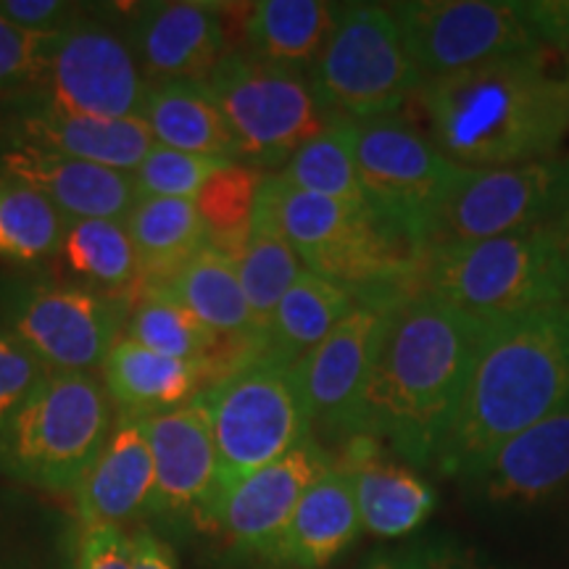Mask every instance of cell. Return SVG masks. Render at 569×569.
<instances>
[{
    "instance_id": "obj_26",
    "label": "cell",
    "mask_w": 569,
    "mask_h": 569,
    "mask_svg": "<svg viewBox=\"0 0 569 569\" xmlns=\"http://www.w3.org/2000/svg\"><path fill=\"white\" fill-rule=\"evenodd\" d=\"M103 388L119 411L153 417L180 409L209 388L206 369L148 351L130 338H119L103 361Z\"/></svg>"
},
{
    "instance_id": "obj_16",
    "label": "cell",
    "mask_w": 569,
    "mask_h": 569,
    "mask_svg": "<svg viewBox=\"0 0 569 569\" xmlns=\"http://www.w3.org/2000/svg\"><path fill=\"white\" fill-rule=\"evenodd\" d=\"M153 493L146 525L167 538L203 530L217 488V443L203 396L180 409L148 417ZM169 540V538H167Z\"/></svg>"
},
{
    "instance_id": "obj_28",
    "label": "cell",
    "mask_w": 569,
    "mask_h": 569,
    "mask_svg": "<svg viewBox=\"0 0 569 569\" xmlns=\"http://www.w3.org/2000/svg\"><path fill=\"white\" fill-rule=\"evenodd\" d=\"M142 122L151 127L159 146L240 163V148L206 82L148 84Z\"/></svg>"
},
{
    "instance_id": "obj_32",
    "label": "cell",
    "mask_w": 569,
    "mask_h": 569,
    "mask_svg": "<svg viewBox=\"0 0 569 569\" xmlns=\"http://www.w3.org/2000/svg\"><path fill=\"white\" fill-rule=\"evenodd\" d=\"M77 532L48 503L0 493V569H74Z\"/></svg>"
},
{
    "instance_id": "obj_30",
    "label": "cell",
    "mask_w": 569,
    "mask_h": 569,
    "mask_svg": "<svg viewBox=\"0 0 569 569\" xmlns=\"http://www.w3.org/2000/svg\"><path fill=\"white\" fill-rule=\"evenodd\" d=\"M161 288L193 311L211 332L222 338L256 340L261 348L259 327L253 322L234 261L227 253L206 246Z\"/></svg>"
},
{
    "instance_id": "obj_4",
    "label": "cell",
    "mask_w": 569,
    "mask_h": 569,
    "mask_svg": "<svg viewBox=\"0 0 569 569\" xmlns=\"http://www.w3.org/2000/svg\"><path fill=\"white\" fill-rule=\"evenodd\" d=\"M253 227L280 232L303 267L343 284L359 303L380 306L422 288L425 248L372 209L332 201L267 174Z\"/></svg>"
},
{
    "instance_id": "obj_20",
    "label": "cell",
    "mask_w": 569,
    "mask_h": 569,
    "mask_svg": "<svg viewBox=\"0 0 569 569\" xmlns=\"http://www.w3.org/2000/svg\"><path fill=\"white\" fill-rule=\"evenodd\" d=\"M0 174L40 193L69 222L117 219L124 222L138 203L132 174L98 163L67 159L27 146H0Z\"/></svg>"
},
{
    "instance_id": "obj_39",
    "label": "cell",
    "mask_w": 569,
    "mask_h": 569,
    "mask_svg": "<svg viewBox=\"0 0 569 569\" xmlns=\"http://www.w3.org/2000/svg\"><path fill=\"white\" fill-rule=\"evenodd\" d=\"M53 369L0 325V427L30 401Z\"/></svg>"
},
{
    "instance_id": "obj_21",
    "label": "cell",
    "mask_w": 569,
    "mask_h": 569,
    "mask_svg": "<svg viewBox=\"0 0 569 569\" xmlns=\"http://www.w3.org/2000/svg\"><path fill=\"white\" fill-rule=\"evenodd\" d=\"M153 493V453L148 417L119 411L101 457L74 488L80 525H119L146 517Z\"/></svg>"
},
{
    "instance_id": "obj_6",
    "label": "cell",
    "mask_w": 569,
    "mask_h": 569,
    "mask_svg": "<svg viewBox=\"0 0 569 569\" xmlns=\"http://www.w3.org/2000/svg\"><path fill=\"white\" fill-rule=\"evenodd\" d=\"M111 427V398L96 375L51 372L0 427V475L46 493H74Z\"/></svg>"
},
{
    "instance_id": "obj_9",
    "label": "cell",
    "mask_w": 569,
    "mask_h": 569,
    "mask_svg": "<svg viewBox=\"0 0 569 569\" xmlns=\"http://www.w3.org/2000/svg\"><path fill=\"white\" fill-rule=\"evenodd\" d=\"M132 298L42 274H0V325L53 372H92L124 336Z\"/></svg>"
},
{
    "instance_id": "obj_33",
    "label": "cell",
    "mask_w": 569,
    "mask_h": 569,
    "mask_svg": "<svg viewBox=\"0 0 569 569\" xmlns=\"http://www.w3.org/2000/svg\"><path fill=\"white\" fill-rule=\"evenodd\" d=\"M277 174L293 188L356 206V209H372L361 190L359 169H356L351 119H332L317 138L298 148L293 159Z\"/></svg>"
},
{
    "instance_id": "obj_29",
    "label": "cell",
    "mask_w": 569,
    "mask_h": 569,
    "mask_svg": "<svg viewBox=\"0 0 569 569\" xmlns=\"http://www.w3.org/2000/svg\"><path fill=\"white\" fill-rule=\"evenodd\" d=\"M124 224L138 256V288H161L209 246L196 201L184 198H140Z\"/></svg>"
},
{
    "instance_id": "obj_12",
    "label": "cell",
    "mask_w": 569,
    "mask_h": 569,
    "mask_svg": "<svg viewBox=\"0 0 569 569\" xmlns=\"http://www.w3.org/2000/svg\"><path fill=\"white\" fill-rule=\"evenodd\" d=\"M390 13L422 82L511 56L540 53L522 6L503 0H403Z\"/></svg>"
},
{
    "instance_id": "obj_45",
    "label": "cell",
    "mask_w": 569,
    "mask_h": 569,
    "mask_svg": "<svg viewBox=\"0 0 569 569\" xmlns=\"http://www.w3.org/2000/svg\"><path fill=\"white\" fill-rule=\"evenodd\" d=\"M361 569H430L425 549H401V551H375Z\"/></svg>"
},
{
    "instance_id": "obj_22",
    "label": "cell",
    "mask_w": 569,
    "mask_h": 569,
    "mask_svg": "<svg viewBox=\"0 0 569 569\" xmlns=\"http://www.w3.org/2000/svg\"><path fill=\"white\" fill-rule=\"evenodd\" d=\"M336 461L353 480L361 528L377 538L409 536L436 509L438 498L430 482L388 459L375 438H348Z\"/></svg>"
},
{
    "instance_id": "obj_34",
    "label": "cell",
    "mask_w": 569,
    "mask_h": 569,
    "mask_svg": "<svg viewBox=\"0 0 569 569\" xmlns=\"http://www.w3.org/2000/svg\"><path fill=\"white\" fill-rule=\"evenodd\" d=\"M69 219L40 193L0 174V261L38 267L59 253Z\"/></svg>"
},
{
    "instance_id": "obj_37",
    "label": "cell",
    "mask_w": 569,
    "mask_h": 569,
    "mask_svg": "<svg viewBox=\"0 0 569 569\" xmlns=\"http://www.w3.org/2000/svg\"><path fill=\"white\" fill-rule=\"evenodd\" d=\"M63 32L19 30L0 19V98L27 96L42 88L53 67Z\"/></svg>"
},
{
    "instance_id": "obj_7",
    "label": "cell",
    "mask_w": 569,
    "mask_h": 569,
    "mask_svg": "<svg viewBox=\"0 0 569 569\" xmlns=\"http://www.w3.org/2000/svg\"><path fill=\"white\" fill-rule=\"evenodd\" d=\"M201 396L217 443L211 515L227 490L311 438V417L296 367L272 365L264 359L234 369Z\"/></svg>"
},
{
    "instance_id": "obj_40",
    "label": "cell",
    "mask_w": 569,
    "mask_h": 569,
    "mask_svg": "<svg viewBox=\"0 0 569 569\" xmlns=\"http://www.w3.org/2000/svg\"><path fill=\"white\" fill-rule=\"evenodd\" d=\"M74 569H132L130 532L119 525H80Z\"/></svg>"
},
{
    "instance_id": "obj_1",
    "label": "cell",
    "mask_w": 569,
    "mask_h": 569,
    "mask_svg": "<svg viewBox=\"0 0 569 569\" xmlns=\"http://www.w3.org/2000/svg\"><path fill=\"white\" fill-rule=\"evenodd\" d=\"M488 325L417 288L386 303L353 436L411 467L438 461Z\"/></svg>"
},
{
    "instance_id": "obj_23",
    "label": "cell",
    "mask_w": 569,
    "mask_h": 569,
    "mask_svg": "<svg viewBox=\"0 0 569 569\" xmlns=\"http://www.w3.org/2000/svg\"><path fill=\"white\" fill-rule=\"evenodd\" d=\"M490 503H538L569 488V409L507 440L475 480Z\"/></svg>"
},
{
    "instance_id": "obj_5",
    "label": "cell",
    "mask_w": 569,
    "mask_h": 569,
    "mask_svg": "<svg viewBox=\"0 0 569 569\" xmlns=\"http://www.w3.org/2000/svg\"><path fill=\"white\" fill-rule=\"evenodd\" d=\"M422 290L486 325L567 303L569 217L427 251Z\"/></svg>"
},
{
    "instance_id": "obj_11",
    "label": "cell",
    "mask_w": 569,
    "mask_h": 569,
    "mask_svg": "<svg viewBox=\"0 0 569 569\" xmlns=\"http://www.w3.org/2000/svg\"><path fill=\"white\" fill-rule=\"evenodd\" d=\"M361 190L377 217L407 230L427 256V234L472 169L459 167L401 117L353 122Z\"/></svg>"
},
{
    "instance_id": "obj_10",
    "label": "cell",
    "mask_w": 569,
    "mask_h": 569,
    "mask_svg": "<svg viewBox=\"0 0 569 569\" xmlns=\"http://www.w3.org/2000/svg\"><path fill=\"white\" fill-rule=\"evenodd\" d=\"M206 88L238 142L240 163L259 172L282 169L332 122L317 103L309 77L246 51L227 53Z\"/></svg>"
},
{
    "instance_id": "obj_3",
    "label": "cell",
    "mask_w": 569,
    "mask_h": 569,
    "mask_svg": "<svg viewBox=\"0 0 569 569\" xmlns=\"http://www.w3.org/2000/svg\"><path fill=\"white\" fill-rule=\"evenodd\" d=\"M540 53L425 82L415 98L432 146L465 169L557 156L569 134V71L549 69Z\"/></svg>"
},
{
    "instance_id": "obj_35",
    "label": "cell",
    "mask_w": 569,
    "mask_h": 569,
    "mask_svg": "<svg viewBox=\"0 0 569 569\" xmlns=\"http://www.w3.org/2000/svg\"><path fill=\"white\" fill-rule=\"evenodd\" d=\"M264 177V172L248 167V163H227L196 196L206 243L230 259H234L246 240L251 238L256 203H259Z\"/></svg>"
},
{
    "instance_id": "obj_44",
    "label": "cell",
    "mask_w": 569,
    "mask_h": 569,
    "mask_svg": "<svg viewBox=\"0 0 569 569\" xmlns=\"http://www.w3.org/2000/svg\"><path fill=\"white\" fill-rule=\"evenodd\" d=\"M425 553L427 561H430V569H480L478 561L469 557L459 543H451V540H436V543L427 546Z\"/></svg>"
},
{
    "instance_id": "obj_38",
    "label": "cell",
    "mask_w": 569,
    "mask_h": 569,
    "mask_svg": "<svg viewBox=\"0 0 569 569\" xmlns=\"http://www.w3.org/2000/svg\"><path fill=\"white\" fill-rule=\"evenodd\" d=\"M227 163L230 161L203 159V156L182 153L156 142L151 153L132 172L134 193H138V201L140 198H184V201H196L203 184Z\"/></svg>"
},
{
    "instance_id": "obj_18",
    "label": "cell",
    "mask_w": 569,
    "mask_h": 569,
    "mask_svg": "<svg viewBox=\"0 0 569 569\" xmlns=\"http://www.w3.org/2000/svg\"><path fill=\"white\" fill-rule=\"evenodd\" d=\"M386 306L359 303L309 356L296 365L311 427L325 436L353 438L356 411L365 396L382 330Z\"/></svg>"
},
{
    "instance_id": "obj_24",
    "label": "cell",
    "mask_w": 569,
    "mask_h": 569,
    "mask_svg": "<svg viewBox=\"0 0 569 569\" xmlns=\"http://www.w3.org/2000/svg\"><path fill=\"white\" fill-rule=\"evenodd\" d=\"M359 532L361 517L353 480L336 461L298 501L277 551L274 569L330 567Z\"/></svg>"
},
{
    "instance_id": "obj_42",
    "label": "cell",
    "mask_w": 569,
    "mask_h": 569,
    "mask_svg": "<svg viewBox=\"0 0 569 569\" xmlns=\"http://www.w3.org/2000/svg\"><path fill=\"white\" fill-rule=\"evenodd\" d=\"M519 6L540 48L559 53L569 63V0H536Z\"/></svg>"
},
{
    "instance_id": "obj_25",
    "label": "cell",
    "mask_w": 569,
    "mask_h": 569,
    "mask_svg": "<svg viewBox=\"0 0 569 569\" xmlns=\"http://www.w3.org/2000/svg\"><path fill=\"white\" fill-rule=\"evenodd\" d=\"M340 17L327 0H259L240 13L238 51L309 74Z\"/></svg>"
},
{
    "instance_id": "obj_13",
    "label": "cell",
    "mask_w": 569,
    "mask_h": 569,
    "mask_svg": "<svg viewBox=\"0 0 569 569\" xmlns=\"http://www.w3.org/2000/svg\"><path fill=\"white\" fill-rule=\"evenodd\" d=\"M569 217V156L472 169L427 234V251L472 243Z\"/></svg>"
},
{
    "instance_id": "obj_8",
    "label": "cell",
    "mask_w": 569,
    "mask_h": 569,
    "mask_svg": "<svg viewBox=\"0 0 569 569\" xmlns=\"http://www.w3.org/2000/svg\"><path fill=\"white\" fill-rule=\"evenodd\" d=\"M317 103L330 119L393 117L422 90V74L407 51L388 6L346 3L309 69Z\"/></svg>"
},
{
    "instance_id": "obj_46",
    "label": "cell",
    "mask_w": 569,
    "mask_h": 569,
    "mask_svg": "<svg viewBox=\"0 0 569 569\" xmlns=\"http://www.w3.org/2000/svg\"><path fill=\"white\" fill-rule=\"evenodd\" d=\"M567 303H569V282H567Z\"/></svg>"
},
{
    "instance_id": "obj_41",
    "label": "cell",
    "mask_w": 569,
    "mask_h": 569,
    "mask_svg": "<svg viewBox=\"0 0 569 569\" xmlns=\"http://www.w3.org/2000/svg\"><path fill=\"white\" fill-rule=\"evenodd\" d=\"M84 17V6L63 0H0V19L30 32H67Z\"/></svg>"
},
{
    "instance_id": "obj_14",
    "label": "cell",
    "mask_w": 569,
    "mask_h": 569,
    "mask_svg": "<svg viewBox=\"0 0 569 569\" xmlns=\"http://www.w3.org/2000/svg\"><path fill=\"white\" fill-rule=\"evenodd\" d=\"M336 465L311 436L251 478L227 490L211 509L203 530L213 538L224 565L274 569L277 551L306 490Z\"/></svg>"
},
{
    "instance_id": "obj_31",
    "label": "cell",
    "mask_w": 569,
    "mask_h": 569,
    "mask_svg": "<svg viewBox=\"0 0 569 569\" xmlns=\"http://www.w3.org/2000/svg\"><path fill=\"white\" fill-rule=\"evenodd\" d=\"M61 272L77 284L113 296H134L140 284V267L130 232L117 219H77L69 222L59 253Z\"/></svg>"
},
{
    "instance_id": "obj_36",
    "label": "cell",
    "mask_w": 569,
    "mask_h": 569,
    "mask_svg": "<svg viewBox=\"0 0 569 569\" xmlns=\"http://www.w3.org/2000/svg\"><path fill=\"white\" fill-rule=\"evenodd\" d=\"M232 261L261 340V332L280 306L282 296L288 293L290 284L298 280L306 267L293 246L280 232L267 230V227H253L251 238L246 240V246Z\"/></svg>"
},
{
    "instance_id": "obj_27",
    "label": "cell",
    "mask_w": 569,
    "mask_h": 569,
    "mask_svg": "<svg viewBox=\"0 0 569 569\" xmlns=\"http://www.w3.org/2000/svg\"><path fill=\"white\" fill-rule=\"evenodd\" d=\"M359 306L351 290L309 269L298 274L261 332L259 359L296 367Z\"/></svg>"
},
{
    "instance_id": "obj_43",
    "label": "cell",
    "mask_w": 569,
    "mask_h": 569,
    "mask_svg": "<svg viewBox=\"0 0 569 569\" xmlns=\"http://www.w3.org/2000/svg\"><path fill=\"white\" fill-rule=\"evenodd\" d=\"M132 569H180L172 540L159 536L151 525H138L130 532Z\"/></svg>"
},
{
    "instance_id": "obj_19",
    "label": "cell",
    "mask_w": 569,
    "mask_h": 569,
    "mask_svg": "<svg viewBox=\"0 0 569 569\" xmlns=\"http://www.w3.org/2000/svg\"><path fill=\"white\" fill-rule=\"evenodd\" d=\"M3 117V142L38 151L67 156V159L98 163L132 174L151 153L156 138L142 119H96L74 117L48 109L32 98H9Z\"/></svg>"
},
{
    "instance_id": "obj_2",
    "label": "cell",
    "mask_w": 569,
    "mask_h": 569,
    "mask_svg": "<svg viewBox=\"0 0 569 569\" xmlns=\"http://www.w3.org/2000/svg\"><path fill=\"white\" fill-rule=\"evenodd\" d=\"M567 409L569 303L488 325L436 465L475 482L507 440Z\"/></svg>"
},
{
    "instance_id": "obj_17",
    "label": "cell",
    "mask_w": 569,
    "mask_h": 569,
    "mask_svg": "<svg viewBox=\"0 0 569 569\" xmlns=\"http://www.w3.org/2000/svg\"><path fill=\"white\" fill-rule=\"evenodd\" d=\"M124 32L148 84L206 82L230 53L219 3H140L127 19Z\"/></svg>"
},
{
    "instance_id": "obj_47",
    "label": "cell",
    "mask_w": 569,
    "mask_h": 569,
    "mask_svg": "<svg viewBox=\"0 0 569 569\" xmlns=\"http://www.w3.org/2000/svg\"><path fill=\"white\" fill-rule=\"evenodd\" d=\"M480 569H486V567H480Z\"/></svg>"
},
{
    "instance_id": "obj_15",
    "label": "cell",
    "mask_w": 569,
    "mask_h": 569,
    "mask_svg": "<svg viewBox=\"0 0 569 569\" xmlns=\"http://www.w3.org/2000/svg\"><path fill=\"white\" fill-rule=\"evenodd\" d=\"M146 92L148 82L124 24L117 27L103 13L84 11L63 32L48 80L27 98L74 117L142 119Z\"/></svg>"
}]
</instances>
